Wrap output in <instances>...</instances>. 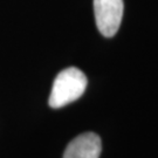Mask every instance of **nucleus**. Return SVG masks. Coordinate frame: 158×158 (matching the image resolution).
I'll return each instance as SVG.
<instances>
[{
  "instance_id": "obj_2",
  "label": "nucleus",
  "mask_w": 158,
  "mask_h": 158,
  "mask_svg": "<svg viewBox=\"0 0 158 158\" xmlns=\"http://www.w3.org/2000/svg\"><path fill=\"white\" fill-rule=\"evenodd\" d=\"M124 11L123 0H94L96 26L106 38L117 33Z\"/></svg>"
},
{
  "instance_id": "obj_1",
  "label": "nucleus",
  "mask_w": 158,
  "mask_h": 158,
  "mask_svg": "<svg viewBox=\"0 0 158 158\" xmlns=\"http://www.w3.org/2000/svg\"><path fill=\"white\" fill-rule=\"evenodd\" d=\"M87 77L79 68L69 67L57 74L53 87L48 103L52 108L57 109L76 101L83 95L87 88Z\"/></svg>"
},
{
  "instance_id": "obj_3",
  "label": "nucleus",
  "mask_w": 158,
  "mask_h": 158,
  "mask_svg": "<svg viewBox=\"0 0 158 158\" xmlns=\"http://www.w3.org/2000/svg\"><path fill=\"white\" fill-rule=\"evenodd\" d=\"M102 151V142L95 132H85L75 137L67 145L63 158H98Z\"/></svg>"
}]
</instances>
